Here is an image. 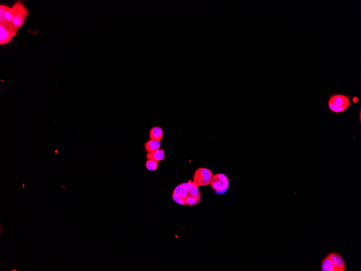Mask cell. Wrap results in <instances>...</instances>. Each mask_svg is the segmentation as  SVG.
<instances>
[{"mask_svg": "<svg viewBox=\"0 0 361 271\" xmlns=\"http://www.w3.org/2000/svg\"><path fill=\"white\" fill-rule=\"evenodd\" d=\"M330 110L335 113H341L351 107L349 96L335 94L330 96L327 102Z\"/></svg>", "mask_w": 361, "mask_h": 271, "instance_id": "1", "label": "cell"}, {"mask_svg": "<svg viewBox=\"0 0 361 271\" xmlns=\"http://www.w3.org/2000/svg\"><path fill=\"white\" fill-rule=\"evenodd\" d=\"M12 7L14 12L12 23L14 28L18 30L26 22L27 18L29 15V10L21 1H17Z\"/></svg>", "mask_w": 361, "mask_h": 271, "instance_id": "2", "label": "cell"}, {"mask_svg": "<svg viewBox=\"0 0 361 271\" xmlns=\"http://www.w3.org/2000/svg\"><path fill=\"white\" fill-rule=\"evenodd\" d=\"M18 32L12 23L0 22V45L9 43Z\"/></svg>", "mask_w": 361, "mask_h": 271, "instance_id": "3", "label": "cell"}, {"mask_svg": "<svg viewBox=\"0 0 361 271\" xmlns=\"http://www.w3.org/2000/svg\"><path fill=\"white\" fill-rule=\"evenodd\" d=\"M213 176V173L209 169L198 168L193 174V182L199 186H207L210 184Z\"/></svg>", "mask_w": 361, "mask_h": 271, "instance_id": "4", "label": "cell"}, {"mask_svg": "<svg viewBox=\"0 0 361 271\" xmlns=\"http://www.w3.org/2000/svg\"><path fill=\"white\" fill-rule=\"evenodd\" d=\"M330 258L332 260L333 265L337 271H345V262L341 255L336 253L329 254Z\"/></svg>", "mask_w": 361, "mask_h": 271, "instance_id": "5", "label": "cell"}, {"mask_svg": "<svg viewBox=\"0 0 361 271\" xmlns=\"http://www.w3.org/2000/svg\"><path fill=\"white\" fill-rule=\"evenodd\" d=\"M163 137V131L162 128L159 126H154L149 131L150 140L161 141Z\"/></svg>", "mask_w": 361, "mask_h": 271, "instance_id": "6", "label": "cell"}, {"mask_svg": "<svg viewBox=\"0 0 361 271\" xmlns=\"http://www.w3.org/2000/svg\"><path fill=\"white\" fill-rule=\"evenodd\" d=\"M146 158L148 160H152L159 162L165 158L164 150L159 149L152 152L148 153L146 155Z\"/></svg>", "mask_w": 361, "mask_h": 271, "instance_id": "7", "label": "cell"}, {"mask_svg": "<svg viewBox=\"0 0 361 271\" xmlns=\"http://www.w3.org/2000/svg\"><path fill=\"white\" fill-rule=\"evenodd\" d=\"M144 149L146 152L150 153L157 150L160 149L161 143L158 141L154 140H149L146 143H144Z\"/></svg>", "mask_w": 361, "mask_h": 271, "instance_id": "8", "label": "cell"}, {"mask_svg": "<svg viewBox=\"0 0 361 271\" xmlns=\"http://www.w3.org/2000/svg\"><path fill=\"white\" fill-rule=\"evenodd\" d=\"M321 268L322 271H337L330 258L329 254L327 255L326 258L322 261Z\"/></svg>", "mask_w": 361, "mask_h": 271, "instance_id": "9", "label": "cell"}, {"mask_svg": "<svg viewBox=\"0 0 361 271\" xmlns=\"http://www.w3.org/2000/svg\"><path fill=\"white\" fill-rule=\"evenodd\" d=\"M210 185L213 189H214L216 192L221 189L223 184L221 182V181L217 178V175L216 174L212 177Z\"/></svg>", "mask_w": 361, "mask_h": 271, "instance_id": "10", "label": "cell"}, {"mask_svg": "<svg viewBox=\"0 0 361 271\" xmlns=\"http://www.w3.org/2000/svg\"><path fill=\"white\" fill-rule=\"evenodd\" d=\"M186 200L187 206H195L199 203L201 197L189 195L186 198Z\"/></svg>", "mask_w": 361, "mask_h": 271, "instance_id": "11", "label": "cell"}, {"mask_svg": "<svg viewBox=\"0 0 361 271\" xmlns=\"http://www.w3.org/2000/svg\"><path fill=\"white\" fill-rule=\"evenodd\" d=\"M199 196L201 197V195L199 191V186L196 184L195 182H192V186L188 192V196Z\"/></svg>", "mask_w": 361, "mask_h": 271, "instance_id": "12", "label": "cell"}, {"mask_svg": "<svg viewBox=\"0 0 361 271\" xmlns=\"http://www.w3.org/2000/svg\"><path fill=\"white\" fill-rule=\"evenodd\" d=\"M158 166V162L152 160H148L146 162V167L150 171L156 170Z\"/></svg>", "mask_w": 361, "mask_h": 271, "instance_id": "13", "label": "cell"}, {"mask_svg": "<svg viewBox=\"0 0 361 271\" xmlns=\"http://www.w3.org/2000/svg\"><path fill=\"white\" fill-rule=\"evenodd\" d=\"M172 198L175 201V202L178 203L181 205H187L186 199H184L180 196L176 194H173L172 195Z\"/></svg>", "mask_w": 361, "mask_h": 271, "instance_id": "14", "label": "cell"}, {"mask_svg": "<svg viewBox=\"0 0 361 271\" xmlns=\"http://www.w3.org/2000/svg\"><path fill=\"white\" fill-rule=\"evenodd\" d=\"M228 187H229V181H228L227 182H225L224 184H223L222 185V186L221 189H220L219 190L216 191V192L218 193H219V194H222V193H225V192H226V190H227V189L228 188Z\"/></svg>", "mask_w": 361, "mask_h": 271, "instance_id": "15", "label": "cell"}, {"mask_svg": "<svg viewBox=\"0 0 361 271\" xmlns=\"http://www.w3.org/2000/svg\"><path fill=\"white\" fill-rule=\"evenodd\" d=\"M216 175H217V178H219V179L221 181V182L222 183V184H224L225 182H227L228 181V179L224 174H217Z\"/></svg>", "mask_w": 361, "mask_h": 271, "instance_id": "16", "label": "cell"}, {"mask_svg": "<svg viewBox=\"0 0 361 271\" xmlns=\"http://www.w3.org/2000/svg\"><path fill=\"white\" fill-rule=\"evenodd\" d=\"M188 192L189 190H186L185 188H182L181 192L180 193V196L184 199H186V198L188 196Z\"/></svg>", "mask_w": 361, "mask_h": 271, "instance_id": "17", "label": "cell"}, {"mask_svg": "<svg viewBox=\"0 0 361 271\" xmlns=\"http://www.w3.org/2000/svg\"><path fill=\"white\" fill-rule=\"evenodd\" d=\"M182 188H185L186 190H189L191 188L192 186V181H189L188 182H186V183H182L181 184Z\"/></svg>", "mask_w": 361, "mask_h": 271, "instance_id": "18", "label": "cell"}, {"mask_svg": "<svg viewBox=\"0 0 361 271\" xmlns=\"http://www.w3.org/2000/svg\"><path fill=\"white\" fill-rule=\"evenodd\" d=\"M182 190V186L180 184L178 185V186L176 187L175 190H174L173 194L178 195H180V193L181 192Z\"/></svg>", "mask_w": 361, "mask_h": 271, "instance_id": "19", "label": "cell"}, {"mask_svg": "<svg viewBox=\"0 0 361 271\" xmlns=\"http://www.w3.org/2000/svg\"><path fill=\"white\" fill-rule=\"evenodd\" d=\"M8 7V6H6L4 4H1L0 6V18H2L3 14H4V12H6L7 8Z\"/></svg>", "mask_w": 361, "mask_h": 271, "instance_id": "20", "label": "cell"}, {"mask_svg": "<svg viewBox=\"0 0 361 271\" xmlns=\"http://www.w3.org/2000/svg\"><path fill=\"white\" fill-rule=\"evenodd\" d=\"M2 226L1 225V233H2Z\"/></svg>", "mask_w": 361, "mask_h": 271, "instance_id": "21", "label": "cell"}, {"mask_svg": "<svg viewBox=\"0 0 361 271\" xmlns=\"http://www.w3.org/2000/svg\"><path fill=\"white\" fill-rule=\"evenodd\" d=\"M12 271H17V270H16V269H13V270H12Z\"/></svg>", "mask_w": 361, "mask_h": 271, "instance_id": "22", "label": "cell"}]
</instances>
